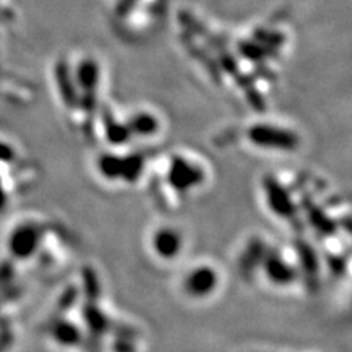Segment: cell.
I'll return each mask as SVG.
<instances>
[{
	"instance_id": "7c38bea8",
	"label": "cell",
	"mask_w": 352,
	"mask_h": 352,
	"mask_svg": "<svg viewBox=\"0 0 352 352\" xmlns=\"http://www.w3.org/2000/svg\"><path fill=\"white\" fill-rule=\"evenodd\" d=\"M49 338L52 342L62 349H75L82 345L85 329L82 323H76L71 317H56L50 323Z\"/></svg>"
},
{
	"instance_id": "30bf717a",
	"label": "cell",
	"mask_w": 352,
	"mask_h": 352,
	"mask_svg": "<svg viewBox=\"0 0 352 352\" xmlns=\"http://www.w3.org/2000/svg\"><path fill=\"white\" fill-rule=\"evenodd\" d=\"M258 272L269 285L278 289L291 288L301 276V270L296 260H291L278 247L269 245L260 263Z\"/></svg>"
},
{
	"instance_id": "3957f363",
	"label": "cell",
	"mask_w": 352,
	"mask_h": 352,
	"mask_svg": "<svg viewBox=\"0 0 352 352\" xmlns=\"http://www.w3.org/2000/svg\"><path fill=\"white\" fill-rule=\"evenodd\" d=\"M225 134H228V142H236L241 147L273 156L295 154L304 142L298 126L282 118L266 116V112L256 113L239 125L229 128Z\"/></svg>"
},
{
	"instance_id": "5b68a950",
	"label": "cell",
	"mask_w": 352,
	"mask_h": 352,
	"mask_svg": "<svg viewBox=\"0 0 352 352\" xmlns=\"http://www.w3.org/2000/svg\"><path fill=\"white\" fill-rule=\"evenodd\" d=\"M148 166L144 147H103L93 159L96 176L107 185L134 186L147 175Z\"/></svg>"
},
{
	"instance_id": "7a4b0ae2",
	"label": "cell",
	"mask_w": 352,
	"mask_h": 352,
	"mask_svg": "<svg viewBox=\"0 0 352 352\" xmlns=\"http://www.w3.org/2000/svg\"><path fill=\"white\" fill-rule=\"evenodd\" d=\"M168 129L166 118L151 104L103 106L94 126V140L103 147H146L159 141Z\"/></svg>"
},
{
	"instance_id": "6da1fadb",
	"label": "cell",
	"mask_w": 352,
	"mask_h": 352,
	"mask_svg": "<svg viewBox=\"0 0 352 352\" xmlns=\"http://www.w3.org/2000/svg\"><path fill=\"white\" fill-rule=\"evenodd\" d=\"M54 81L71 125L82 137L93 138L107 102V69L100 54L87 49L66 54L54 66Z\"/></svg>"
},
{
	"instance_id": "ba28073f",
	"label": "cell",
	"mask_w": 352,
	"mask_h": 352,
	"mask_svg": "<svg viewBox=\"0 0 352 352\" xmlns=\"http://www.w3.org/2000/svg\"><path fill=\"white\" fill-rule=\"evenodd\" d=\"M260 190L264 206L279 220L291 222L300 212L298 201L295 198V192L291 186L286 184L282 176L278 173H267L260 182Z\"/></svg>"
},
{
	"instance_id": "8fae6325",
	"label": "cell",
	"mask_w": 352,
	"mask_h": 352,
	"mask_svg": "<svg viewBox=\"0 0 352 352\" xmlns=\"http://www.w3.org/2000/svg\"><path fill=\"white\" fill-rule=\"evenodd\" d=\"M148 245L151 254L157 260L170 263L182 256L185 248V236L179 228L164 223L154 228L150 235Z\"/></svg>"
},
{
	"instance_id": "277c9868",
	"label": "cell",
	"mask_w": 352,
	"mask_h": 352,
	"mask_svg": "<svg viewBox=\"0 0 352 352\" xmlns=\"http://www.w3.org/2000/svg\"><path fill=\"white\" fill-rule=\"evenodd\" d=\"M160 182L170 194L188 198L200 192L210 181V168L200 153L175 148L159 160Z\"/></svg>"
},
{
	"instance_id": "8992f818",
	"label": "cell",
	"mask_w": 352,
	"mask_h": 352,
	"mask_svg": "<svg viewBox=\"0 0 352 352\" xmlns=\"http://www.w3.org/2000/svg\"><path fill=\"white\" fill-rule=\"evenodd\" d=\"M170 0H109V14L118 36L140 40L159 25Z\"/></svg>"
},
{
	"instance_id": "52a82bcc",
	"label": "cell",
	"mask_w": 352,
	"mask_h": 352,
	"mask_svg": "<svg viewBox=\"0 0 352 352\" xmlns=\"http://www.w3.org/2000/svg\"><path fill=\"white\" fill-rule=\"evenodd\" d=\"M47 238V228L40 220L27 219L9 230L6 250L18 261L34 260Z\"/></svg>"
},
{
	"instance_id": "9c48e42d",
	"label": "cell",
	"mask_w": 352,
	"mask_h": 352,
	"mask_svg": "<svg viewBox=\"0 0 352 352\" xmlns=\"http://www.w3.org/2000/svg\"><path fill=\"white\" fill-rule=\"evenodd\" d=\"M222 274L212 263L201 261L191 266L181 279V291L192 301H206L220 289Z\"/></svg>"
}]
</instances>
